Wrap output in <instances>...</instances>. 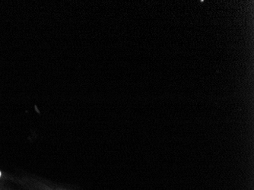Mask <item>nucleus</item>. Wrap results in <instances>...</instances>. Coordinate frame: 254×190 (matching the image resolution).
<instances>
[{
  "instance_id": "f257e3e1",
  "label": "nucleus",
  "mask_w": 254,
  "mask_h": 190,
  "mask_svg": "<svg viewBox=\"0 0 254 190\" xmlns=\"http://www.w3.org/2000/svg\"><path fill=\"white\" fill-rule=\"evenodd\" d=\"M1 174H2V173H1V172H0V177H1Z\"/></svg>"
}]
</instances>
